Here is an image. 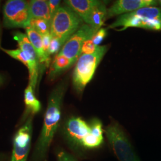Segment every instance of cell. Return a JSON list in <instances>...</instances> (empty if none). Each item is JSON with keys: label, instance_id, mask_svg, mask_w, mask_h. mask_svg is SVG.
Segmentation results:
<instances>
[{"label": "cell", "instance_id": "cell-6", "mask_svg": "<svg viewBox=\"0 0 161 161\" xmlns=\"http://www.w3.org/2000/svg\"><path fill=\"white\" fill-rule=\"evenodd\" d=\"M110 146L119 161H140L118 124L114 122L104 130Z\"/></svg>", "mask_w": 161, "mask_h": 161}, {"label": "cell", "instance_id": "cell-24", "mask_svg": "<svg viewBox=\"0 0 161 161\" xmlns=\"http://www.w3.org/2000/svg\"><path fill=\"white\" fill-rule=\"evenodd\" d=\"M42 44H43L44 50L46 53L47 56L50 58V56L48 55V51L49 46H50V42H51L52 39L50 33L42 36Z\"/></svg>", "mask_w": 161, "mask_h": 161}, {"label": "cell", "instance_id": "cell-1", "mask_svg": "<svg viewBox=\"0 0 161 161\" xmlns=\"http://www.w3.org/2000/svg\"><path fill=\"white\" fill-rule=\"evenodd\" d=\"M66 86L60 84L52 92L48 102L42 128L35 145L31 161H47L53 140L61 118V109Z\"/></svg>", "mask_w": 161, "mask_h": 161}, {"label": "cell", "instance_id": "cell-7", "mask_svg": "<svg viewBox=\"0 0 161 161\" xmlns=\"http://www.w3.org/2000/svg\"><path fill=\"white\" fill-rule=\"evenodd\" d=\"M4 25L9 28L29 27L31 20L29 3L23 0L7 1L3 8Z\"/></svg>", "mask_w": 161, "mask_h": 161}, {"label": "cell", "instance_id": "cell-12", "mask_svg": "<svg viewBox=\"0 0 161 161\" xmlns=\"http://www.w3.org/2000/svg\"><path fill=\"white\" fill-rule=\"evenodd\" d=\"M65 3L86 24H90L92 14L102 1L97 0H68Z\"/></svg>", "mask_w": 161, "mask_h": 161}, {"label": "cell", "instance_id": "cell-17", "mask_svg": "<svg viewBox=\"0 0 161 161\" xmlns=\"http://www.w3.org/2000/svg\"><path fill=\"white\" fill-rule=\"evenodd\" d=\"M50 22L44 19H32L29 26L34 29L41 36H43L50 33Z\"/></svg>", "mask_w": 161, "mask_h": 161}, {"label": "cell", "instance_id": "cell-14", "mask_svg": "<svg viewBox=\"0 0 161 161\" xmlns=\"http://www.w3.org/2000/svg\"><path fill=\"white\" fill-rule=\"evenodd\" d=\"M29 3L31 19H44L51 22L52 16L48 1L32 0Z\"/></svg>", "mask_w": 161, "mask_h": 161}, {"label": "cell", "instance_id": "cell-18", "mask_svg": "<svg viewBox=\"0 0 161 161\" xmlns=\"http://www.w3.org/2000/svg\"><path fill=\"white\" fill-rule=\"evenodd\" d=\"M1 49L4 52H5L8 55L11 56L12 58L16 59L17 60L22 62L23 64H25L27 68L29 66V62L27 59L25 55L24 54L23 52L20 49L17 48L16 50H7L3 48H1Z\"/></svg>", "mask_w": 161, "mask_h": 161}, {"label": "cell", "instance_id": "cell-3", "mask_svg": "<svg viewBox=\"0 0 161 161\" xmlns=\"http://www.w3.org/2000/svg\"><path fill=\"white\" fill-rule=\"evenodd\" d=\"M121 27L122 31L128 28H140L155 31L161 30V9L154 6L139 8L134 12L120 15L109 28Z\"/></svg>", "mask_w": 161, "mask_h": 161}, {"label": "cell", "instance_id": "cell-20", "mask_svg": "<svg viewBox=\"0 0 161 161\" xmlns=\"http://www.w3.org/2000/svg\"><path fill=\"white\" fill-rule=\"evenodd\" d=\"M106 34L107 31L106 29L100 28L96 32L91 40L96 46H99V45L102 42L104 38L106 37Z\"/></svg>", "mask_w": 161, "mask_h": 161}, {"label": "cell", "instance_id": "cell-22", "mask_svg": "<svg viewBox=\"0 0 161 161\" xmlns=\"http://www.w3.org/2000/svg\"><path fill=\"white\" fill-rule=\"evenodd\" d=\"M56 161H77L75 156L64 150L59 151L56 156Z\"/></svg>", "mask_w": 161, "mask_h": 161}, {"label": "cell", "instance_id": "cell-9", "mask_svg": "<svg viewBox=\"0 0 161 161\" xmlns=\"http://www.w3.org/2000/svg\"><path fill=\"white\" fill-rule=\"evenodd\" d=\"M32 118L33 116H30L16 133L10 161H27L32 135Z\"/></svg>", "mask_w": 161, "mask_h": 161}, {"label": "cell", "instance_id": "cell-27", "mask_svg": "<svg viewBox=\"0 0 161 161\" xmlns=\"http://www.w3.org/2000/svg\"><path fill=\"white\" fill-rule=\"evenodd\" d=\"M158 3H159V4H160V6H161V0H159V1H158Z\"/></svg>", "mask_w": 161, "mask_h": 161}, {"label": "cell", "instance_id": "cell-13", "mask_svg": "<svg viewBox=\"0 0 161 161\" xmlns=\"http://www.w3.org/2000/svg\"><path fill=\"white\" fill-rule=\"evenodd\" d=\"M25 29L26 34L37 54L40 65L48 66L50 62V58L47 56L44 50L42 36L30 26Z\"/></svg>", "mask_w": 161, "mask_h": 161}, {"label": "cell", "instance_id": "cell-4", "mask_svg": "<svg viewBox=\"0 0 161 161\" xmlns=\"http://www.w3.org/2000/svg\"><path fill=\"white\" fill-rule=\"evenodd\" d=\"M107 50V46H99L92 54H81L77 60L73 74V85L77 92H82L87 84L92 80L98 64Z\"/></svg>", "mask_w": 161, "mask_h": 161}, {"label": "cell", "instance_id": "cell-25", "mask_svg": "<svg viewBox=\"0 0 161 161\" xmlns=\"http://www.w3.org/2000/svg\"><path fill=\"white\" fill-rule=\"evenodd\" d=\"M2 82H3V78H2L1 76L0 75V85H1V84L2 83Z\"/></svg>", "mask_w": 161, "mask_h": 161}, {"label": "cell", "instance_id": "cell-21", "mask_svg": "<svg viewBox=\"0 0 161 161\" xmlns=\"http://www.w3.org/2000/svg\"><path fill=\"white\" fill-rule=\"evenodd\" d=\"M97 46H96L92 42V40H87L84 43L82 47L81 54H91L96 51Z\"/></svg>", "mask_w": 161, "mask_h": 161}, {"label": "cell", "instance_id": "cell-2", "mask_svg": "<svg viewBox=\"0 0 161 161\" xmlns=\"http://www.w3.org/2000/svg\"><path fill=\"white\" fill-rule=\"evenodd\" d=\"M63 136L70 149L76 153L97 149L103 143L104 138L94 135L90 124L80 117L72 116L67 119L64 124Z\"/></svg>", "mask_w": 161, "mask_h": 161}, {"label": "cell", "instance_id": "cell-19", "mask_svg": "<svg viewBox=\"0 0 161 161\" xmlns=\"http://www.w3.org/2000/svg\"><path fill=\"white\" fill-rule=\"evenodd\" d=\"M65 43L66 41L62 39H59L57 38H52L48 51V55L50 56L51 54L58 53L59 50L60 51L61 48H62V47L64 46Z\"/></svg>", "mask_w": 161, "mask_h": 161}, {"label": "cell", "instance_id": "cell-8", "mask_svg": "<svg viewBox=\"0 0 161 161\" xmlns=\"http://www.w3.org/2000/svg\"><path fill=\"white\" fill-rule=\"evenodd\" d=\"M97 31V30L89 25H82L66 41L58 54L63 55L75 63L81 55L84 43L91 40Z\"/></svg>", "mask_w": 161, "mask_h": 161}, {"label": "cell", "instance_id": "cell-11", "mask_svg": "<svg viewBox=\"0 0 161 161\" xmlns=\"http://www.w3.org/2000/svg\"><path fill=\"white\" fill-rule=\"evenodd\" d=\"M155 0H118L107 11V18L134 12L139 8L157 5Z\"/></svg>", "mask_w": 161, "mask_h": 161}, {"label": "cell", "instance_id": "cell-23", "mask_svg": "<svg viewBox=\"0 0 161 161\" xmlns=\"http://www.w3.org/2000/svg\"><path fill=\"white\" fill-rule=\"evenodd\" d=\"M60 2L61 1L59 0H49V1H48L52 19L53 16L54 15V14L58 11L59 7H60Z\"/></svg>", "mask_w": 161, "mask_h": 161}, {"label": "cell", "instance_id": "cell-16", "mask_svg": "<svg viewBox=\"0 0 161 161\" xmlns=\"http://www.w3.org/2000/svg\"><path fill=\"white\" fill-rule=\"evenodd\" d=\"M34 91L32 87L29 84L25 90L26 114L29 115V116L39 112L41 108L40 102L35 96Z\"/></svg>", "mask_w": 161, "mask_h": 161}, {"label": "cell", "instance_id": "cell-5", "mask_svg": "<svg viewBox=\"0 0 161 161\" xmlns=\"http://www.w3.org/2000/svg\"><path fill=\"white\" fill-rule=\"evenodd\" d=\"M83 20L69 7H60L53 16L50 23V35L66 41L82 25Z\"/></svg>", "mask_w": 161, "mask_h": 161}, {"label": "cell", "instance_id": "cell-10", "mask_svg": "<svg viewBox=\"0 0 161 161\" xmlns=\"http://www.w3.org/2000/svg\"><path fill=\"white\" fill-rule=\"evenodd\" d=\"M13 38L17 41L19 48L23 52L29 62L28 68L29 74V84L35 90L39 75L40 63L37 54L26 34L20 32H16L13 34Z\"/></svg>", "mask_w": 161, "mask_h": 161}, {"label": "cell", "instance_id": "cell-26", "mask_svg": "<svg viewBox=\"0 0 161 161\" xmlns=\"http://www.w3.org/2000/svg\"><path fill=\"white\" fill-rule=\"evenodd\" d=\"M3 155L0 154V161H1V160L3 159Z\"/></svg>", "mask_w": 161, "mask_h": 161}, {"label": "cell", "instance_id": "cell-15", "mask_svg": "<svg viewBox=\"0 0 161 161\" xmlns=\"http://www.w3.org/2000/svg\"><path fill=\"white\" fill-rule=\"evenodd\" d=\"M74 62L68 58L58 54L54 58L49 70V78L54 80L64 70L69 69Z\"/></svg>", "mask_w": 161, "mask_h": 161}]
</instances>
